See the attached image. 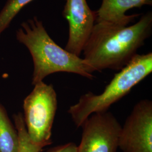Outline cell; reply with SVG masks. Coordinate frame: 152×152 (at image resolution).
Here are the masks:
<instances>
[{
  "mask_svg": "<svg viewBox=\"0 0 152 152\" xmlns=\"http://www.w3.org/2000/svg\"><path fill=\"white\" fill-rule=\"evenodd\" d=\"M77 152H117L121 125L111 112L90 115L81 126Z\"/></svg>",
  "mask_w": 152,
  "mask_h": 152,
  "instance_id": "obj_5",
  "label": "cell"
},
{
  "mask_svg": "<svg viewBox=\"0 0 152 152\" xmlns=\"http://www.w3.org/2000/svg\"><path fill=\"white\" fill-rule=\"evenodd\" d=\"M16 37L32 56L34 65L33 85L58 72L75 73L90 80L94 78V71L86 61L56 44L47 32L42 22L37 17L23 22L16 31Z\"/></svg>",
  "mask_w": 152,
  "mask_h": 152,
  "instance_id": "obj_2",
  "label": "cell"
},
{
  "mask_svg": "<svg viewBox=\"0 0 152 152\" xmlns=\"http://www.w3.org/2000/svg\"><path fill=\"white\" fill-rule=\"evenodd\" d=\"M15 127L19 136V146L17 152H41L48 145L34 144L31 140L26 130L23 114L19 112L13 115Z\"/></svg>",
  "mask_w": 152,
  "mask_h": 152,
  "instance_id": "obj_10",
  "label": "cell"
},
{
  "mask_svg": "<svg viewBox=\"0 0 152 152\" xmlns=\"http://www.w3.org/2000/svg\"><path fill=\"white\" fill-rule=\"evenodd\" d=\"M118 148L122 152H152V102L140 100L121 126Z\"/></svg>",
  "mask_w": 152,
  "mask_h": 152,
  "instance_id": "obj_6",
  "label": "cell"
},
{
  "mask_svg": "<svg viewBox=\"0 0 152 152\" xmlns=\"http://www.w3.org/2000/svg\"><path fill=\"white\" fill-rule=\"evenodd\" d=\"M63 15L69 24V37L65 50L80 56L90 37L96 19L86 0H66Z\"/></svg>",
  "mask_w": 152,
  "mask_h": 152,
  "instance_id": "obj_7",
  "label": "cell"
},
{
  "mask_svg": "<svg viewBox=\"0 0 152 152\" xmlns=\"http://www.w3.org/2000/svg\"><path fill=\"white\" fill-rule=\"evenodd\" d=\"M77 145L76 143L70 142L50 148L46 152H77Z\"/></svg>",
  "mask_w": 152,
  "mask_h": 152,
  "instance_id": "obj_12",
  "label": "cell"
},
{
  "mask_svg": "<svg viewBox=\"0 0 152 152\" xmlns=\"http://www.w3.org/2000/svg\"><path fill=\"white\" fill-rule=\"evenodd\" d=\"M23 101V118L33 143H53L52 127L58 108L57 94L52 85L38 82Z\"/></svg>",
  "mask_w": 152,
  "mask_h": 152,
  "instance_id": "obj_4",
  "label": "cell"
},
{
  "mask_svg": "<svg viewBox=\"0 0 152 152\" xmlns=\"http://www.w3.org/2000/svg\"><path fill=\"white\" fill-rule=\"evenodd\" d=\"M152 0H103L96 12V23L127 26L140 14L127 15L126 12L134 7L152 5Z\"/></svg>",
  "mask_w": 152,
  "mask_h": 152,
  "instance_id": "obj_8",
  "label": "cell"
},
{
  "mask_svg": "<svg viewBox=\"0 0 152 152\" xmlns=\"http://www.w3.org/2000/svg\"><path fill=\"white\" fill-rule=\"evenodd\" d=\"M18 146V131L0 103V152H17Z\"/></svg>",
  "mask_w": 152,
  "mask_h": 152,
  "instance_id": "obj_9",
  "label": "cell"
},
{
  "mask_svg": "<svg viewBox=\"0 0 152 152\" xmlns=\"http://www.w3.org/2000/svg\"><path fill=\"white\" fill-rule=\"evenodd\" d=\"M152 29V12L130 26L96 23L83 49V59L94 72L120 71L137 54Z\"/></svg>",
  "mask_w": 152,
  "mask_h": 152,
  "instance_id": "obj_1",
  "label": "cell"
},
{
  "mask_svg": "<svg viewBox=\"0 0 152 152\" xmlns=\"http://www.w3.org/2000/svg\"><path fill=\"white\" fill-rule=\"evenodd\" d=\"M152 72V53L135 55L115 74L103 92L98 95L87 92L82 95L77 103L71 105L68 112L75 125L80 128L90 115L108 111L112 105L128 94Z\"/></svg>",
  "mask_w": 152,
  "mask_h": 152,
  "instance_id": "obj_3",
  "label": "cell"
},
{
  "mask_svg": "<svg viewBox=\"0 0 152 152\" xmlns=\"http://www.w3.org/2000/svg\"><path fill=\"white\" fill-rule=\"evenodd\" d=\"M34 0H7L0 11V36L22 9Z\"/></svg>",
  "mask_w": 152,
  "mask_h": 152,
  "instance_id": "obj_11",
  "label": "cell"
}]
</instances>
